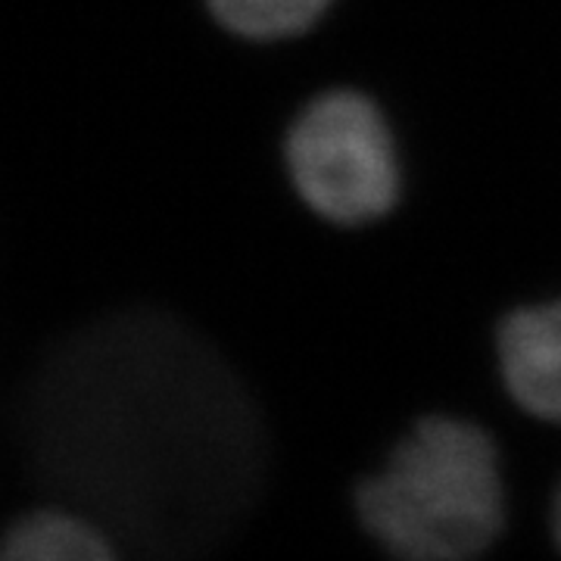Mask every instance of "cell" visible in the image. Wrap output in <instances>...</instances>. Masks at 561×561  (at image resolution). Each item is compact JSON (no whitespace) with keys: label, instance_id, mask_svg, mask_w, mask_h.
<instances>
[{"label":"cell","instance_id":"cell-4","mask_svg":"<svg viewBox=\"0 0 561 561\" xmlns=\"http://www.w3.org/2000/svg\"><path fill=\"white\" fill-rule=\"evenodd\" d=\"M500 368L524 412L561 424V300L518 309L502 321Z\"/></svg>","mask_w":561,"mask_h":561},{"label":"cell","instance_id":"cell-3","mask_svg":"<svg viewBox=\"0 0 561 561\" xmlns=\"http://www.w3.org/2000/svg\"><path fill=\"white\" fill-rule=\"evenodd\" d=\"M287 169L321 219L365 225L400 197V160L381 110L359 91H328L287 135Z\"/></svg>","mask_w":561,"mask_h":561},{"label":"cell","instance_id":"cell-6","mask_svg":"<svg viewBox=\"0 0 561 561\" xmlns=\"http://www.w3.org/2000/svg\"><path fill=\"white\" fill-rule=\"evenodd\" d=\"M331 0H209L213 16L234 35L278 41L302 35L324 16Z\"/></svg>","mask_w":561,"mask_h":561},{"label":"cell","instance_id":"cell-5","mask_svg":"<svg viewBox=\"0 0 561 561\" xmlns=\"http://www.w3.org/2000/svg\"><path fill=\"white\" fill-rule=\"evenodd\" d=\"M116 546L101 524L66 508H35L0 534V561H106Z\"/></svg>","mask_w":561,"mask_h":561},{"label":"cell","instance_id":"cell-2","mask_svg":"<svg viewBox=\"0 0 561 561\" xmlns=\"http://www.w3.org/2000/svg\"><path fill=\"white\" fill-rule=\"evenodd\" d=\"M356 502L365 530L402 559L478 556L505 524L496 446L471 421L424 419L362 483Z\"/></svg>","mask_w":561,"mask_h":561},{"label":"cell","instance_id":"cell-7","mask_svg":"<svg viewBox=\"0 0 561 561\" xmlns=\"http://www.w3.org/2000/svg\"><path fill=\"white\" fill-rule=\"evenodd\" d=\"M552 534H556V542H559L561 549V486L559 496H556V505H552Z\"/></svg>","mask_w":561,"mask_h":561},{"label":"cell","instance_id":"cell-1","mask_svg":"<svg viewBox=\"0 0 561 561\" xmlns=\"http://www.w3.org/2000/svg\"><path fill=\"white\" fill-rule=\"evenodd\" d=\"M98 381L103 478L122 522L165 552L228 540L260 500L265 437L243 383L175 321L106 334Z\"/></svg>","mask_w":561,"mask_h":561}]
</instances>
